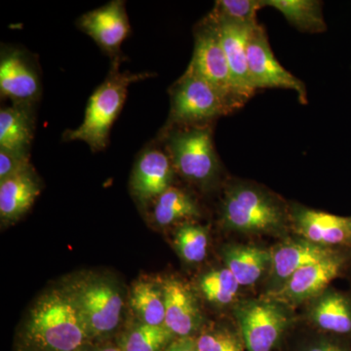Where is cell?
Listing matches in <instances>:
<instances>
[{
  "label": "cell",
  "mask_w": 351,
  "mask_h": 351,
  "mask_svg": "<svg viewBox=\"0 0 351 351\" xmlns=\"http://www.w3.org/2000/svg\"><path fill=\"white\" fill-rule=\"evenodd\" d=\"M170 110L162 130L214 124L232 110L209 83L186 69L170 87Z\"/></svg>",
  "instance_id": "obj_6"
},
{
  "label": "cell",
  "mask_w": 351,
  "mask_h": 351,
  "mask_svg": "<svg viewBox=\"0 0 351 351\" xmlns=\"http://www.w3.org/2000/svg\"><path fill=\"white\" fill-rule=\"evenodd\" d=\"M152 221L160 228L189 223L201 216L197 201L184 189L172 186L152 202Z\"/></svg>",
  "instance_id": "obj_22"
},
{
  "label": "cell",
  "mask_w": 351,
  "mask_h": 351,
  "mask_svg": "<svg viewBox=\"0 0 351 351\" xmlns=\"http://www.w3.org/2000/svg\"><path fill=\"white\" fill-rule=\"evenodd\" d=\"M350 260L351 249H339L330 257L295 272L270 298L286 306L315 299L343 274Z\"/></svg>",
  "instance_id": "obj_11"
},
{
  "label": "cell",
  "mask_w": 351,
  "mask_h": 351,
  "mask_svg": "<svg viewBox=\"0 0 351 351\" xmlns=\"http://www.w3.org/2000/svg\"><path fill=\"white\" fill-rule=\"evenodd\" d=\"M304 351H351L350 346L339 339H320L309 345Z\"/></svg>",
  "instance_id": "obj_31"
},
{
  "label": "cell",
  "mask_w": 351,
  "mask_h": 351,
  "mask_svg": "<svg viewBox=\"0 0 351 351\" xmlns=\"http://www.w3.org/2000/svg\"><path fill=\"white\" fill-rule=\"evenodd\" d=\"M176 175L169 154L156 138L136 159L129 184L132 195L138 204L149 206L173 186Z\"/></svg>",
  "instance_id": "obj_10"
},
{
  "label": "cell",
  "mask_w": 351,
  "mask_h": 351,
  "mask_svg": "<svg viewBox=\"0 0 351 351\" xmlns=\"http://www.w3.org/2000/svg\"><path fill=\"white\" fill-rule=\"evenodd\" d=\"M234 316L247 351H274L290 325L286 304L270 297L237 302Z\"/></svg>",
  "instance_id": "obj_7"
},
{
  "label": "cell",
  "mask_w": 351,
  "mask_h": 351,
  "mask_svg": "<svg viewBox=\"0 0 351 351\" xmlns=\"http://www.w3.org/2000/svg\"><path fill=\"white\" fill-rule=\"evenodd\" d=\"M265 6L274 7L299 31L320 34L327 29L322 13V2L317 0H265Z\"/></svg>",
  "instance_id": "obj_23"
},
{
  "label": "cell",
  "mask_w": 351,
  "mask_h": 351,
  "mask_svg": "<svg viewBox=\"0 0 351 351\" xmlns=\"http://www.w3.org/2000/svg\"><path fill=\"white\" fill-rule=\"evenodd\" d=\"M290 221L302 239L328 248L351 249V217L337 216L292 204Z\"/></svg>",
  "instance_id": "obj_14"
},
{
  "label": "cell",
  "mask_w": 351,
  "mask_h": 351,
  "mask_svg": "<svg viewBox=\"0 0 351 351\" xmlns=\"http://www.w3.org/2000/svg\"><path fill=\"white\" fill-rule=\"evenodd\" d=\"M199 288L208 302L215 306H226L237 299L240 285L225 267L203 274L199 279Z\"/></svg>",
  "instance_id": "obj_27"
},
{
  "label": "cell",
  "mask_w": 351,
  "mask_h": 351,
  "mask_svg": "<svg viewBox=\"0 0 351 351\" xmlns=\"http://www.w3.org/2000/svg\"><path fill=\"white\" fill-rule=\"evenodd\" d=\"M175 339L165 326L138 321L120 336L117 346L121 351H164Z\"/></svg>",
  "instance_id": "obj_25"
},
{
  "label": "cell",
  "mask_w": 351,
  "mask_h": 351,
  "mask_svg": "<svg viewBox=\"0 0 351 351\" xmlns=\"http://www.w3.org/2000/svg\"><path fill=\"white\" fill-rule=\"evenodd\" d=\"M309 318L316 327L339 338L351 339V297L327 289L311 300Z\"/></svg>",
  "instance_id": "obj_19"
},
{
  "label": "cell",
  "mask_w": 351,
  "mask_h": 351,
  "mask_svg": "<svg viewBox=\"0 0 351 351\" xmlns=\"http://www.w3.org/2000/svg\"><path fill=\"white\" fill-rule=\"evenodd\" d=\"M130 304L141 322L154 326H165V301L162 282L138 280L134 283L131 290Z\"/></svg>",
  "instance_id": "obj_24"
},
{
  "label": "cell",
  "mask_w": 351,
  "mask_h": 351,
  "mask_svg": "<svg viewBox=\"0 0 351 351\" xmlns=\"http://www.w3.org/2000/svg\"><path fill=\"white\" fill-rule=\"evenodd\" d=\"M76 25L93 39L110 58L112 63H122L121 46L131 32L125 2L113 0L100 8L83 14Z\"/></svg>",
  "instance_id": "obj_13"
},
{
  "label": "cell",
  "mask_w": 351,
  "mask_h": 351,
  "mask_svg": "<svg viewBox=\"0 0 351 351\" xmlns=\"http://www.w3.org/2000/svg\"><path fill=\"white\" fill-rule=\"evenodd\" d=\"M165 327L176 339L193 338L202 325V313L191 289L176 278L162 281Z\"/></svg>",
  "instance_id": "obj_16"
},
{
  "label": "cell",
  "mask_w": 351,
  "mask_h": 351,
  "mask_svg": "<svg viewBox=\"0 0 351 351\" xmlns=\"http://www.w3.org/2000/svg\"><path fill=\"white\" fill-rule=\"evenodd\" d=\"M226 230L252 235H280L291 226L290 206L269 189L249 182L226 188L219 207Z\"/></svg>",
  "instance_id": "obj_2"
},
{
  "label": "cell",
  "mask_w": 351,
  "mask_h": 351,
  "mask_svg": "<svg viewBox=\"0 0 351 351\" xmlns=\"http://www.w3.org/2000/svg\"><path fill=\"white\" fill-rule=\"evenodd\" d=\"M205 18L216 29L230 66L233 83L245 105L257 92L252 84L247 60V45L254 27L219 22L210 19L207 16Z\"/></svg>",
  "instance_id": "obj_17"
},
{
  "label": "cell",
  "mask_w": 351,
  "mask_h": 351,
  "mask_svg": "<svg viewBox=\"0 0 351 351\" xmlns=\"http://www.w3.org/2000/svg\"><path fill=\"white\" fill-rule=\"evenodd\" d=\"M176 250L182 261L199 263L204 261L209 248V232L205 226L189 221L178 226L175 232Z\"/></svg>",
  "instance_id": "obj_26"
},
{
  "label": "cell",
  "mask_w": 351,
  "mask_h": 351,
  "mask_svg": "<svg viewBox=\"0 0 351 351\" xmlns=\"http://www.w3.org/2000/svg\"><path fill=\"white\" fill-rule=\"evenodd\" d=\"M213 129L214 124L160 129L156 137L169 154L176 174L200 189L213 186L223 171Z\"/></svg>",
  "instance_id": "obj_4"
},
{
  "label": "cell",
  "mask_w": 351,
  "mask_h": 351,
  "mask_svg": "<svg viewBox=\"0 0 351 351\" xmlns=\"http://www.w3.org/2000/svg\"><path fill=\"white\" fill-rule=\"evenodd\" d=\"M36 130V106L12 105L0 110V149L29 156Z\"/></svg>",
  "instance_id": "obj_21"
},
{
  "label": "cell",
  "mask_w": 351,
  "mask_h": 351,
  "mask_svg": "<svg viewBox=\"0 0 351 351\" xmlns=\"http://www.w3.org/2000/svg\"><path fill=\"white\" fill-rule=\"evenodd\" d=\"M41 182L34 168L0 182V219L11 225L27 213L41 193Z\"/></svg>",
  "instance_id": "obj_18"
},
{
  "label": "cell",
  "mask_w": 351,
  "mask_h": 351,
  "mask_svg": "<svg viewBox=\"0 0 351 351\" xmlns=\"http://www.w3.org/2000/svg\"><path fill=\"white\" fill-rule=\"evenodd\" d=\"M339 249L328 248L302 239L285 240L271 249L270 294L300 269L324 260Z\"/></svg>",
  "instance_id": "obj_15"
},
{
  "label": "cell",
  "mask_w": 351,
  "mask_h": 351,
  "mask_svg": "<svg viewBox=\"0 0 351 351\" xmlns=\"http://www.w3.org/2000/svg\"><path fill=\"white\" fill-rule=\"evenodd\" d=\"M29 156L0 149V182L31 167Z\"/></svg>",
  "instance_id": "obj_30"
},
{
  "label": "cell",
  "mask_w": 351,
  "mask_h": 351,
  "mask_svg": "<svg viewBox=\"0 0 351 351\" xmlns=\"http://www.w3.org/2000/svg\"><path fill=\"white\" fill-rule=\"evenodd\" d=\"M91 343L66 287L51 289L36 300L18 341L19 351H82Z\"/></svg>",
  "instance_id": "obj_1"
},
{
  "label": "cell",
  "mask_w": 351,
  "mask_h": 351,
  "mask_svg": "<svg viewBox=\"0 0 351 351\" xmlns=\"http://www.w3.org/2000/svg\"><path fill=\"white\" fill-rule=\"evenodd\" d=\"M247 60L252 84L257 91L267 88L292 90L297 93L300 103H308L306 85L277 61L262 25L258 24L251 31Z\"/></svg>",
  "instance_id": "obj_9"
},
{
  "label": "cell",
  "mask_w": 351,
  "mask_h": 351,
  "mask_svg": "<svg viewBox=\"0 0 351 351\" xmlns=\"http://www.w3.org/2000/svg\"><path fill=\"white\" fill-rule=\"evenodd\" d=\"M221 257L240 287L255 285L271 265V251L255 245H226Z\"/></svg>",
  "instance_id": "obj_20"
},
{
  "label": "cell",
  "mask_w": 351,
  "mask_h": 351,
  "mask_svg": "<svg viewBox=\"0 0 351 351\" xmlns=\"http://www.w3.org/2000/svg\"><path fill=\"white\" fill-rule=\"evenodd\" d=\"M119 66V63H112L105 82L95 90L88 101L82 125L75 130L64 132V141H82L93 152L107 149L110 130L123 108L129 87L154 76L151 73L120 71Z\"/></svg>",
  "instance_id": "obj_3"
},
{
  "label": "cell",
  "mask_w": 351,
  "mask_h": 351,
  "mask_svg": "<svg viewBox=\"0 0 351 351\" xmlns=\"http://www.w3.org/2000/svg\"><path fill=\"white\" fill-rule=\"evenodd\" d=\"M195 341L198 351H247L241 332L225 325L204 328Z\"/></svg>",
  "instance_id": "obj_29"
},
{
  "label": "cell",
  "mask_w": 351,
  "mask_h": 351,
  "mask_svg": "<svg viewBox=\"0 0 351 351\" xmlns=\"http://www.w3.org/2000/svg\"><path fill=\"white\" fill-rule=\"evenodd\" d=\"M90 341L107 338L119 328L124 297L119 283L100 274L80 277L66 286Z\"/></svg>",
  "instance_id": "obj_5"
},
{
  "label": "cell",
  "mask_w": 351,
  "mask_h": 351,
  "mask_svg": "<svg viewBox=\"0 0 351 351\" xmlns=\"http://www.w3.org/2000/svg\"><path fill=\"white\" fill-rule=\"evenodd\" d=\"M265 7V0H218L207 17L219 22L255 27L257 13Z\"/></svg>",
  "instance_id": "obj_28"
},
{
  "label": "cell",
  "mask_w": 351,
  "mask_h": 351,
  "mask_svg": "<svg viewBox=\"0 0 351 351\" xmlns=\"http://www.w3.org/2000/svg\"><path fill=\"white\" fill-rule=\"evenodd\" d=\"M82 351H121L117 348V346L106 345V343H101V345H93L90 343L86 348H83Z\"/></svg>",
  "instance_id": "obj_33"
},
{
  "label": "cell",
  "mask_w": 351,
  "mask_h": 351,
  "mask_svg": "<svg viewBox=\"0 0 351 351\" xmlns=\"http://www.w3.org/2000/svg\"><path fill=\"white\" fill-rule=\"evenodd\" d=\"M186 69L209 83L223 97L232 112L243 107L218 34L206 18L195 27V49Z\"/></svg>",
  "instance_id": "obj_8"
},
{
  "label": "cell",
  "mask_w": 351,
  "mask_h": 351,
  "mask_svg": "<svg viewBox=\"0 0 351 351\" xmlns=\"http://www.w3.org/2000/svg\"><path fill=\"white\" fill-rule=\"evenodd\" d=\"M43 93L36 60L27 51L5 46L0 55V94L14 105L36 106Z\"/></svg>",
  "instance_id": "obj_12"
},
{
  "label": "cell",
  "mask_w": 351,
  "mask_h": 351,
  "mask_svg": "<svg viewBox=\"0 0 351 351\" xmlns=\"http://www.w3.org/2000/svg\"><path fill=\"white\" fill-rule=\"evenodd\" d=\"M164 351H198L195 338H178Z\"/></svg>",
  "instance_id": "obj_32"
}]
</instances>
